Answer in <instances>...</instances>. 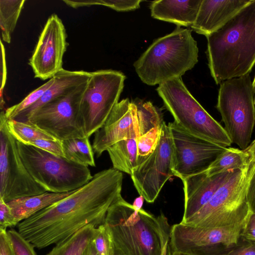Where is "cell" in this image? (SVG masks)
I'll use <instances>...</instances> for the list:
<instances>
[{
	"instance_id": "f1b7e54d",
	"label": "cell",
	"mask_w": 255,
	"mask_h": 255,
	"mask_svg": "<svg viewBox=\"0 0 255 255\" xmlns=\"http://www.w3.org/2000/svg\"><path fill=\"white\" fill-rule=\"evenodd\" d=\"M54 81L55 78L53 77L46 83L31 92L20 103L6 109L4 111L5 119L7 120L14 119L22 112L36 103Z\"/></svg>"
},
{
	"instance_id": "ffe728a7",
	"label": "cell",
	"mask_w": 255,
	"mask_h": 255,
	"mask_svg": "<svg viewBox=\"0 0 255 255\" xmlns=\"http://www.w3.org/2000/svg\"><path fill=\"white\" fill-rule=\"evenodd\" d=\"M202 0H155L150 6L151 15L154 18L173 23L180 27L191 26L196 19Z\"/></svg>"
},
{
	"instance_id": "cb8c5ba5",
	"label": "cell",
	"mask_w": 255,
	"mask_h": 255,
	"mask_svg": "<svg viewBox=\"0 0 255 255\" xmlns=\"http://www.w3.org/2000/svg\"><path fill=\"white\" fill-rule=\"evenodd\" d=\"M249 155L245 150L229 147L221 153L206 171L208 176L226 171L243 169L251 163Z\"/></svg>"
},
{
	"instance_id": "d6986e66",
	"label": "cell",
	"mask_w": 255,
	"mask_h": 255,
	"mask_svg": "<svg viewBox=\"0 0 255 255\" xmlns=\"http://www.w3.org/2000/svg\"><path fill=\"white\" fill-rule=\"evenodd\" d=\"M91 72L84 71H69L63 68L54 76V83L34 104L22 112L14 119L26 122L41 107L52 100L65 95L89 79Z\"/></svg>"
},
{
	"instance_id": "ac0fdd59",
	"label": "cell",
	"mask_w": 255,
	"mask_h": 255,
	"mask_svg": "<svg viewBox=\"0 0 255 255\" xmlns=\"http://www.w3.org/2000/svg\"><path fill=\"white\" fill-rule=\"evenodd\" d=\"M251 0H203L191 27L207 36L224 26Z\"/></svg>"
},
{
	"instance_id": "ab89813d",
	"label": "cell",
	"mask_w": 255,
	"mask_h": 255,
	"mask_svg": "<svg viewBox=\"0 0 255 255\" xmlns=\"http://www.w3.org/2000/svg\"><path fill=\"white\" fill-rule=\"evenodd\" d=\"M244 150L249 155L250 161L255 163V140Z\"/></svg>"
},
{
	"instance_id": "ba28073f",
	"label": "cell",
	"mask_w": 255,
	"mask_h": 255,
	"mask_svg": "<svg viewBox=\"0 0 255 255\" xmlns=\"http://www.w3.org/2000/svg\"><path fill=\"white\" fill-rule=\"evenodd\" d=\"M250 74L220 84L216 108L232 143L245 150L255 125V104Z\"/></svg>"
},
{
	"instance_id": "484cf974",
	"label": "cell",
	"mask_w": 255,
	"mask_h": 255,
	"mask_svg": "<svg viewBox=\"0 0 255 255\" xmlns=\"http://www.w3.org/2000/svg\"><path fill=\"white\" fill-rule=\"evenodd\" d=\"M25 0H0V26L3 41L10 43L11 37Z\"/></svg>"
},
{
	"instance_id": "60d3db41",
	"label": "cell",
	"mask_w": 255,
	"mask_h": 255,
	"mask_svg": "<svg viewBox=\"0 0 255 255\" xmlns=\"http://www.w3.org/2000/svg\"><path fill=\"white\" fill-rule=\"evenodd\" d=\"M92 241L87 246L83 255H99L95 248Z\"/></svg>"
},
{
	"instance_id": "e0dca14e",
	"label": "cell",
	"mask_w": 255,
	"mask_h": 255,
	"mask_svg": "<svg viewBox=\"0 0 255 255\" xmlns=\"http://www.w3.org/2000/svg\"><path fill=\"white\" fill-rule=\"evenodd\" d=\"M233 171L212 176H208L204 171L182 179L184 204L181 222L191 217L207 204Z\"/></svg>"
},
{
	"instance_id": "9c48e42d",
	"label": "cell",
	"mask_w": 255,
	"mask_h": 255,
	"mask_svg": "<svg viewBox=\"0 0 255 255\" xmlns=\"http://www.w3.org/2000/svg\"><path fill=\"white\" fill-rule=\"evenodd\" d=\"M159 113L153 107L140 104L136 107L128 98L118 102L104 125L94 133L92 147L98 157L108 148L123 139L136 138L152 128L161 127Z\"/></svg>"
},
{
	"instance_id": "3957f363",
	"label": "cell",
	"mask_w": 255,
	"mask_h": 255,
	"mask_svg": "<svg viewBox=\"0 0 255 255\" xmlns=\"http://www.w3.org/2000/svg\"><path fill=\"white\" fill-rule=\"evenodd\" d=\"M104 223L125 255H163L168 249L171 227L162 213L154 216L135 210L122 197L109 208Z\"/></svg>"
},
{
	"instance_id": "83f0119b",
	"label": "cell",
	"mask_w": 255,
	"mask_h": 255,
	"mask_svg": "<svg viewBox=\"0 0 255 255\" xmlns=\"http://www.w3.org/2000/svg\"><path fill=\"white\" fill-rule=\"evenodd\" d=\"M67 5L76 8L79 7L93 5H101L110 7L119 11L135 10L140 7L141 0H63Z\"/></svg>"
},
{
	"instance_id": "4dcf8cb0",
	"label": "cell",
	"mask_w": 255,
	"mask_h": 255,
	"mask_svg": "<svg viewBox=\"0 0 255 255\" xmlns=\"http://www.w3.org/2000/svg\"><path fill=\"white\" fill-rule=\"evenodd\" d=\"M99 255H113L115 245L108 228L104 223L99 226L92 241Z\"/></svg>"
},
{
	"instance_id": "9a60e30c",
	"label": "cell",
	"mask_w": 255,
	"mask_h": 255,
	"mask_svg": "<svg viewBox=\"0 0 255 255\" xmlns=\"http://www.w3.org/2000/svg\"><path fill=\"white\" fill-rule=\"evenodd\" d=\"M168 126L175 148L174 174L181 180L206 171L226 148L189 133L175 121Z\"/></svg>"
},
{
	"instance_id": "f6af8a7d",
	"label": "cell",
	"mask_w": 255,
	"mask_h": 255,
	"mask_svg": "<svg viewBox=\"0 0 255 255\" xmlns=\"http://www.w3.org/2000/svg\"><path fill=\"white\" fill-rule=\"evenodd\" d=\"M253 87L254 91L255 93V76L254 81L253 82Z\"/></svg>"
},
{
	"instance_id": "ee69618b",
	"label": "cell",
	"mask_w": 255,
	"mask_h": 255,
	"mask_svg": "<svg viewBox=\"0 0 255 255\" xmlns=\"http://www.w3.org/2000/svg\"><path fill=\"white\" fill-rule=\"evenodd\" d=\"M170 255H192L186 253L178 252H172V254Z\"/></svg>"
},
{
	"instance_id": "7bdbcfd3",
	"label": "cell",
	"mask_w": 255,
	"mask_h": 255,
	"mask_svg": "<svg viewBox=\"0 0 255 255\" xmlns=\"http://www.w3.org/2000/svg\"><path fill=\"white\" fill-rule=\"evenodd\" d=\"M113 255H125L121 250L115 247L114 250V253Z\"/></svg>"
},
{
	"instance_id": "7a4b0ae2",
	"label": "cell",
	"mask_w": 255,
	"mask_h": 255,
	"mask_svg": "<svg viewBox=\"0 0 255 255\" xmlns=\"http://www.w3.org/2000/svg\"><path fill=\"white\" fill-rule=\"evenodd\" d=\"M206 37L208 65L216 84L250 74L255 64V0Z\"/></svg>"
},
{
	"instance_id": "7c38bea8",
	"label": "cell",
	"mask_w": 255,
	"mask_h": 255,
	"mask_svg": "<svg viewBox=\"0 0 255 255\" xmlns=\"http://www.w3.org/2000/svg\"><path fill=\"white\" fill-rule=\"evenodd\" d=\"M87 82L45 104L26 122L62 141L86 137L80 106Z\"/></svg>"
},
{
	"instance_id": "5b68a950",
	"label": "cell",
	"mask_w": 255,
	"mask_h": 255,
	"mask_svg": "<svg viewBox=\"0 0 255 255\" xmlns=\"http://www.w3.org/2000/svg\"><path fill=\"white\" fill-rule=\"evenodd\" d=\"M156 90L174 121L187 132L223 147L231 145L225 128L194 98L181 77L161 83Z\"/></svg>"
},
{
	"instance_id": "d4e9b609",
	"label": "cell",
	"mask_w": 255,
	"mask_h": 255,
	"mask_svg": "<svg viewBox=\"0 0 255 255\" xmlns=\"http://www.w3.org/2000/svg\"><path fill=\"white\" fill-rule=\"evenodd\" d=\"M64 157L73 162L95 167L94 152L89 137L73 138L62 141Z\"/></svg>"
},
{
	"instance_id": "bcb514c9",
	"label": "cell",
	"mask_w": 255,
	"mask_h": 255,
	"mask_svg": "<svg viewBox=\"0 0 255 255\" xmlns=\"http://www.w3.org/2000/svg\"><path fill=\"white\" fill-rule=\"evenodd\" d=\"M163 255H170V254H168V251H167V250H166V251L164 252V254H163Z\"/></svg>"
},
{
	"instance_id": "603a6c76",
	"label": "cell",
	"mask_w": 255,
	"mask_h": 255,
	"mask_svg": "<svg viewBox=\"0 0 255 255\" xmlns=\"http://www.w3.org/2000/svg\"><path fill=\"white\" fill-rule=\"evenodd\" d=\"M88 225L56 244L46 255H83L97 232V228Z\"/></svg>"
},
{
	"instance_id": "4316f807",
	"label": "cell",
	"mask_w": 255,
	"mask_h": 255,
	"mask_svg": "<svg viewBox=\"0 0 255 255\" xmlns=\"http://www.w3.org/2000/svg\"><path fill=\"white\" fill-rule=\"evenodd\" d=\"M7 128L16 140L25 144L35 139L57 140L47 132L28 123L8 120L6 122Z\"/></svg>"
},
{
	"instance_id": "836d02e7",
	"label": "cell",
	"mask_w": 255,
	"mask_h": 255,
	"mask_svg": "<svg viewBox=\"0 0 255 255\" xmlns=\"http://www.w3.org/2000/svg\"><path fill=\"white\" fill-rule=\"evenodd\" d=\"M18 224L7 203L0 198V229L6 230Z\"/></svg>"
},
{
	"instance_id": "d6a6232c",
	"label": "cell",
	"mask_w": 255,
	"mask_h": 255,
	"mask_svg": "<svg viewBox=\"0 0 255 255\" xmlns=\"http://www.w3.org/2000/svg\"><path fill=\"white\" fill-rule=\"evenodd\" d=\"M25 144L33 146L56 155L64 157L62 141L47 139H35Z\"/></svg>"
},
{
	"instance_id": "6da1fadb",
	"label": "cell",
	"mask_w": 255,
	"mask_h": 255,
	"mask_svg": "<svg viewBox=\"0 0 255 255\" xmlns=\"http://www.w3.org/2000/svg\"><path fill=\"white\" fill-rule=\"evenodd\" d=\"M123 174L113 167L103 170L67 197L18 224V232L42 249L69 237L88 225L103 224L108 209L122 197Z\"/></svg>"
},
{
	"instance_id": "277c9868",
	"label": "cell",
	"mask_w": 255,
	"mask_h": 255,
	"mask_svg": "<svg viewBox=\"0 0 255 255\" xmlns=\"http://www.w3.org/2000/svg\"><path fill=\"white\" fill-rule=\"evenodd\" d=\"M192 30L177 26L170 34L155 39L133 63L144 83L154 86L180 78L198 62V48Z\"/></svg>"
},
{
	"instance_id": "30bf717a",
	"label": "cell",
	"mask_w": 255,
	"mask_h": 255,
	"mask_svg": "<svg viewBox=\"0 0 255 255\" xmlns=\"http://www.w3.org/2000/svg\"><path fill=\"white\" fill-rule=\"evenodd\" d=\"M126 76L113 70L91 72L80 106V118L86 136L90 137L105 124L119 102Z\"/></svg>"
},
{
	"instance_id": "8992f818",
	"label": "cell",
	"mask_w": 255,
	"mask_h": 255,
	"mask_svg": "<svg viewBox=\"0 0 255 255\" xmlns=\"http://www.w3.org/2000/svg\"><path fill=\"white\" fill-rule=\"evenodd\" d=\"M253 162L234 170L201 210L182 224L202 228H222L246 222L251 213L247 187Z\"/></svg>"
},
{
	"instance_id": "e575fe53",
	"label": "cell",
	"mask_w": 255,
	"mask_h": 255,
	"mask_svg": "<svg viewBox=\"0 0 255 255\" xmlns=\"http://www.w3.org/2000/svg\"><path fill=\"white\" fill-rule=\"evenodd\" d=\"M247 199L251 213H255V163L253 162L247 187Z\"/></svg>"
},
{
	"instance_id": "44dd1931",
	"label": "cell",
	"mask_w": 255,
	"mask_h": 255,
	"mask_svg": "<svg viewBox=\"0 0 255 255\" xmlns=\"http://www.w3.org/2000/svg\"><path fill=\"white\" fill-rule=\"evenodd\" d=\"M72 192L59 193L46 191L40 194L15 199L6 203L18 224L42 209L67 197Z\"/></svg>"
},
{
	"instance_id": "b9f144b4",
	"label": "cell",
	"mask_w": 255,
	"mask_h": 255,
	"mask_svg": "<svg viewBox=\"0 0 255 255\" xmlns=\"http://www.w3.org/2000/svg\"><path fill=\"white\" fill-rule=\"evenodd\" d=\"M144 200V198L141 195L136 198L132 204L133 208L137 210L141 209Z\"/></svg>"
},
{
	"instance_id": "1f68e13d",
	"label": "cell",
	"mask_w": 255,
	"mask_h": 255,
	"mask_svg": "<svg viewBox=\"0 0 255 255\" xmlns=\"http://www.w3.org/2000/svg\"><path fill=\"white\" fill-rule=\"evenodd\" d=\"M7 232L14 255H37L34 246L18 231L11 229Z\"/></svg>"
},
{
	"instance_id": "d590c367",
	"label": "cell",
	"mask_w": 255,
	"mask_h": 255,
	"mask_svg": "<svg viewBox=\"0 0 255 255\" xmlns=\"http://www.w3.org/2000/svg\"><path fill=\"white\" fill-rule=\"evenodd\" d=\"M241 237L245 241L255 243V213H251L247 219Z\"/></svg>"
},
{
	"instance_id": "5bb4252c",
	"label": "cell",
	"mask_w": 255,
	"mask_h": 255,
	"mask_svg": "<svg viewBox=\"0 0 255 255\" xmlns=\"http://www.w3.org/2000/svg\"><path fill=\"white\" fill-rule=\"evenodd\" d=\"M174 164L173 140L170 129L164 121L156 148L130 174L139 195L147 202H154L167 181L174 176Z\"/></svg>"
},
{
	"instance_id": "74e56055",
	"label": "cell",
	"mask_w": 255,
	"mask_h": 255,
	"mask_svg": "<svg viewBox=\"0 0 255 255\" xmlns=\"http://www.w3.org/2000/svg\"><path fill=\"white\" fill-rule=\"evenodd\" d=\"M1 58H0V109L4 108L5 102L3 98V91L6 80V66L5 61V49L2 40H0Z\"/></svg>"
},
{
	"instance_id": "8fae6325",
	"label": "cell",
	"mask_w": 255,
	"mask_h": 255,
	"mask_svg": "<svg viewBox=\"0 0 255 255\" xmlns=\"http://www.w3.org/2000/svg\"><path fill=\"white\" fill-rule=\"evenodd\" d=\"M245 223L222 228L176 224L171 228L170 246L172 252L192 255H226L240 241Z\"/></svg>"
},
{
	"instance_id": "52a82bcc",
	"label": "cell",
	"mask_w": 255,
	"mask_h": 255,
	"mask_svg": "<svg viewBox=\"0 0 255 255\" xmlns=\"http://www.w3.org/2000/svg\"><path fill=\"white\" fill-rule=\"evenodd\" d=\"M17 146L29 173L47 192L72 191L85 185L93 178L87 166L18 141Z\"/></svg>"
},
{
	"instance_id": "f35d334b",
	"label": "cell",
	"mask_w": 255,
	"mask_h": 255,
	"mask_svg": "<svg viewBox=\"0 0 255 255\" xmlns=\"http://www.w3.org/2000/svg\"><path fill=\"white\" fill-rule=\"evenodd\" d=\"M0 255H14L6 230L0 229Z\"/></svg>"
},
{
	"instance_id": "7402d4cb",
	"label": "cell",
	"mask_w": 255,
	"mask_h": 255,
	"mask_svg": "<svg viewBox=\"0 0 255 255\" xmlns=\"http://www.w3.org/2000/svg\"><path fill=\"white\" fill-rule=\"evenodd\" d=\"M138 137L122 140L108 148L107 151L114 168L129 175L131 174L137 165Z\"/></svg>"
},
{
	"instance_id": "f546056e",
	"label": "cell",
	"mask_w": 255,
	"mask_h": 255,
	"mask_svg": "<svg viewBox=\"0 0 255 255\" xmlns=\"http://www.w3.org/2000/svg\"><path fill=\"white\" fill-rule=\"evenodd\" d=\"M161 127H155L138 137L137 165L144 161L156 148L160 139Z\"/></svg>"
},
{
	"instance_id": "7dc6e473",
	"label": "cell",
	"mask_w": 255,
	"mask_h": 255,
	"mask_svg": "<svg viewBox=\"0 0 255 255\" xmlns=\"http://www.w3.org/2000/svg\"><path fill=\"white\" fill-rule=\"evenodd\" d=\"M254 102H255V98H254Z\"/></svg>"
},
{
	"instance_id": "8d00e7d4",
	"label": "cell",
	"mask_w": 255,
	"mask_h": 255,
	"mask_svg": "<svg viewBox=\"0 0 255 255\" xmlns=\"http://www.w3.org/2000/svg\"><path fill=\"white\" fill-rule=\"evenodd\" d=\"M226 255H255V243L241 239L238 244Z\"/></svg>"
},
{
	"instance_id": "2e32d148",
	"label": "cell",
	"mask_w": 255,
	"mask_h": 255,
	"mask_svg": "<svg viewBox=\"0 0 255 255\" xmlns=\"http://www.w3.org/2000/svg\"><path fill=\"white\" fill-rule=\"evenodd\" d=\"M64 25L58 16L52 14L47 20L29 64L34 77L51 79L63 69V57L68 45Z\"/></svg>"
},
{
	"instance_id": "4fadbf2b",
	"label": "cell",
	"mask_w": 255,
	"mask_h": 255,
	"mask_svg": "<svg viewBox=\"0 0 255 255\" xmlns=\"http://www.w3.org/2000/svg\"><path fill=\"white\" fill-rule=\"evenodd\" d=\"M4 111L0 115V198L5 202L46 191L31 176L18 152L17 140L9 132Z\"/></svg>"
}]
</instances>
